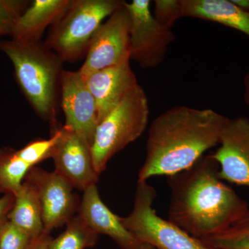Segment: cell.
<instances>
[{
  "instance_id": "7",
  "label": "cell",
  "mask_w": 249,
  "mask_h": 249,
  "mask_svg": "<svg viewBox=\"0 0 249 249\" xmlns=\"http://www.w3.org/2000/svg\"><path fill=\"white\" fill-rule=\"evenodd\" d=\"M149 0L124 1L130 18L129 59L143 69L158 67L163 60L168 47L175 40L172 29L163 27L156 21Z\"/></svg>"
},
{
  "instance_id": "6",
  "label": "cell",
  "mask_w": 249,
  "mask_h": 249,
  "mask_svg": "<svg viewBox=\"0 0 249 249\" xmlns=\"http://www.w3.org/2000/svg\"><path fill=\"white\" fill-rule=\"evenodd\" d=\"M157 192L147 181H137L133 210L121 217L124 227L155 249H214L160 217L153 208Z\"/></svg>"
},
{
  "instance_id": "14",
  "label": "cell",
  "mask_w": 249,
  "mask_h": 249,
  "mask_svg": "<svg viewBox=\"0 0 249 249\" xmlns=\"http://www.w3.org/2000/svg\"><path fill=\"white\" fill-rule=\"evenodd\" d=\"M129 62L125 60L85 78L96 101L98 124L139 84Z\"/></svg>"
},
{
  "instance_id": "9",
  "label": "cell",
  "mask_w": 249,
  "mask_h": 249,
  "mask_svg": "<svg viewBox=\"0 0 249 249\" xmlns=\"http://www.w3.org/2000/svg\"><path fill=\"white\" fill-rule=\"evenodd\" d=\"M24 180L34 185L38 194L45 232L50 233L78 213L80 200L75 188L55 170L34 167Z\"/></svg>"
},
{
  "instance_id": "5",
  "label": "cell",
  "mask_w": 249,
  "mask_h": 249,
  "mask_svg": "<svg viewBox=\"0 0 249 249\" xmlns=\"http://www.w3.org/2000/svg\"><path fill=\"white\" fill-rule=\"evenodd\" d=\"M149 116L146 93L138 84L98 124L91 150L98 175L114 155L142 135Z\"/></svg>"
},
{
  "instance_id": "13",
  "label": "cell",
  "mask_w": 249,
  "mask_h": 249,
  "mask_svg": "<svg viewBox=\"0 0 249 249\" xmlns=\"http://www.w3.org/2000/svg\"><path fill=\"white\" fill-rule=\"evenodd\" d=\"M78 214L98 235H106L121 249H155L129 231L121 217L111 212L101 200L96 185L83 192Z\"/></svg>"
},
{
  "instance_id": "10",
  "label": "cell",
  "mask_w": 249,
  "mask_h": 249,
  "mask_svg": "<svg viewBox=\"0 0 249 249\" xmlns=\"http://www.w3.org/2000/svg\"><path fill=\"white\" fill-rule=\"evenodd\" d=\"M55 171L75 189L84 192L96 185L100 175L93 165L91 147L71 127L64 124L52 151Z\"/></svg>"
},
{
  "instance_id": "25",
  "label": "cell",
  "mask_w": 249,
  "mask_h": 249,
  "mask_svg": "<svg viewBox=\"0 0 249 249\" xmlns=\"http://www.w3.org/2000/svg\"><path fill=\"white\" fill-rule=\"evenodd\" d=\"M15 196L4 195L0 197V227L8 220V215L14 206Z\"/></svg>"
},
{
  "instance_id": "20",
  "label": "cell",
  "mask_w": 249,
  "mask_h": 249,
  "mask_svg": "<svg viewBox=\"0 0 249 249\" xmlns=\"http://www.w3.org/2000/svg\"><path fill=\"white\" fill-rule=\"evenodd\" d=\"M201 240L214 249H249V218Z\"/></svg>"
},
{
  "instance_id": "21",
  "label": "cell",
  "mask_w": 249,
  "mask_h": 249,
  "mask_svg": "<svg viewBox=\"0 0 249 249\" xmlns=\"http://www.w3.org/2000/svg\"><path fill=\"white\" fill-rule=\"evenodd\" d=\"M60 127L55 126L52 137L48 139H37L29 142L25 146L18 150L19 155L33 168L51 158L53 147L60 134Z\"/></svg>"
},
{
  "instance_id": "2",
  "label": "cell",
  "mask_w": 249,
  "mask_h": 249,
  "mask_svg": "<svg viewBox=\"0 0 249 249\" xmlns=\"http://www.w3.org/2000/svg\"><path fill=\"white\" fill-rule=\"evenodd\" d=\"M229 118L212 109L180 106L170 108L152 121L148 130L146 157L138 181L180 173L219 145Z\"/></svg>"
},
{
  "instance_id": "12",
  "label": "cell",
  "mask_w": 249,
  "mask_h": 249,
  "mask_svg": "<svg viewBox=\"0 0 249 249\" xmlns=\"http://www.w3.org/2000/svg\"><path fill=\"white\" fill-rule=\"evenodd\" d=\"M218 145L212 154L219 163L221 178L249 188V119H228Z\"/></svg>"
},
{
  "instance_id": "15",
  "label": "cell",
  "mask_w": 249,
  "mask_h": 249,
  "mask_svg": "<svg viewBox=\"0 0 249 249\" xmlns=\"http://www.w3.org/2000/svg\"><path fill=\"white\" fill-rule=\"evenodd\" d=\"M71 0H34L18 18L11 38L40 41L47 28L65 12Z\"/></svg>"
},
{
  "instance_id": "27",
  "label": "cell",
  "mask_w": 249,
  "mask_h": 249,
  "mask_svg": "<svg viewBox=\"0 0 249 249\" xmlns=\"http://www.w3.org/2000/svg\"><path fill=\"white\" fill-rule=\"evenodd\" d=\"M244 88H245L244 98L249 110V72L244 78Z\"/></svg>"
},
{
  "instance_id": "24",
  "label": "cell",
  "mask_w": 249,
  "mask_h": 249,
  "mask_svg": "<svg viewBox=\"0 0 249 249\" xmlns=\"http://www.w3.org/2000/svg\"><path fill=\"white\" fill-rule=\"evenodd\" d=\"M32 239L9 220L0 227V249H26Z\"/></svg>"
},
{
  "instance_id": "26",
  "label": "cell",
  "mask_w": 249,
  "mask_h": 249,
  "mask_svg": "<svg viewBox=\"0 0 249 249\" xmlns=\"http://www.w3.org/2000/svg\"><path fill=\"white\" fill-rule=\"evenodd\" d=\"M53 237L49 232H45L31 240L30 243L26 249H49L51 241Z\"/></svg>"
},
{
  "instance_id": "19",
  "label": "cell",
  "mask_w": 249,
  "mask_h": 249,
  "mask_svg": "<svg viewBox=\"0 0 249 249\" xmlns=\"http://www.w3.org/2000/svg\"><path fill=\"white\" fill-rule=\"evenodd\" d=\"M65 231L52 238L49 249H86L97 244L99 235L89 227L79 214L66 224Z\"/></svg>"
},
{
  "instance_id": "8",
  "label": "cell",
  "mask_w": 249,
  "mask_h": 249,
  "mask_svg": "<svg viewBox=\"0 0 249 249\" xmlns=\"http://www.w3.org/2000/svg\"><path fill=\"white\" fill-rule=\"evenodd\" d=\"M130 18L124 5L103 22L93 36L78 71L85 78L94 72L130 60Z\"/></svg>"
},
{
  "instance_id": "1",
  "label": "cell",
  "mask_w": 249,
  "mask_h": 249,
  "mask_svg": "<svg viewBox=\"0 0 249 249\" xmlns=\"http://www.w3.org/2000/svg\"><path fill=\"white\" fill-rule=\"evenodd\" d=\"M168 220L200 240L231 227L249 210L248 203L221 178L219 163L212 153L168 177Z\"/></svg>"
},
{
  "instance_id": "28",
  "label": "cell",
  "mask_w": 249,
  "mask_h": 249,
  "mask_svg": "<svg viewBox=\"0 0 249 249\" xmlns=\"http://www.w3.org/2000/svg\"><path fill=\"white\" fill-rule=\"evenodd\" d=\"M244 217L249 218V210L248 211V212L247 213V214H245V217Z\"/></svg>"
},
{
  "instance_id": "4",
  "label": "cell",
  "mask_w": 249,
  "mask_h": 249,
  "mask_svg": "<svg viewBox=\"0 0 249 249\" xmlns=\"http://www.w3.org/2000/svg\"><path fill=\"white\" fill-rule=\"evenodd\" d=\"M121 0H71L52 24L45 41L64 62L85 58L93 36L106 20L124 5Z\"/></svg>"
},
{
  "instance_id": "23",
  "label": "cell",
  "mask_w": 249,
  "mask_h": 249,
  "mask_svg": "<svg viewBox=\"0 0 249 249\" xmlns=\"http://www.w3.org/2000/svg\"><path fill=\"white\" fill-rule=\"evenodd\" d=\"M152 15L159 24L172 29L175 22L183 18L181 0H156Z\"/></svg>"
},
{
  "instance_id": "3",
  "label": "cell",
  "mask_w": 249,
  "mask_h": 249,
  "mask_svg": "<svg viewBox=\"0 0 249 249\" xmlns=\"http://www.w3.org/2000/svg\"><path fill=\"white\" fill-rule=\"evenodd\" d=\"M14 68L16 82L36 114L56 125L64 61L42 41H0Z\"/></svg>"
},
{
  "instance_id": "17",
  "label": "cell",
  "mask_w": 249,
  "mask_h": 249,
  "mask_svg": "<svg viewBox=\"0 0 249 249\" xmlns=\"http://www.w3.org/2000/svg\"><path fill=\"white\" fill-rule=\"evenodd\" d=\"M8 220L31 238L45 232L38 194L34 185L26 180L15 196L14 206L8 215Z\"/></svg>"
},
{
  "instance_id": "22",
  "label": "cell",
  "mask_w": 249,
  "mask_h": 249,
  "mask_svg": "<svg viewBox=\"0 0 249 249\" xmlns=\"http://www.w3.org/2000/svg\"><path fill=\"white\" fill-rule=\"evenodd\" d=\"M30 3L27 0H0V37H11L18 18Z\"/></svg>"
},
{
  "instance_id": "11",
  "label": "cell",
  "mask_w": 249,
  "mask_h": 249,
  "mask_svg": "<svg viewBox=\"0 0 249 249\" xmlns=\"http://www.w3.org/2000/svg\"><path fill=\"white\" fill-rule=\"evenodd\" d=\"M60 105L65 125L92 146L98 124L97 107L86 80L78 71L65 70L60 78Z\"/></svg>"
},
{
  "instance_id": "29",
  "label": "cell",
  "mask_w": 249,
  "mask_h": 249,
  "mask_svg": "<svg viewBox=\"0 0 249 249\" xmlns=\"http://www.w3.org/2000/svg\"></svg>"
},
{
  "instance_id": "18",
  "label": "cell",
  "mask_w": 249,
  "mask_h": 249,
  "mask_svg": "<svg viewBox=\"0 0 249 249\" xmlns=\"http://www.w3.org/2000/svg\"><path fill=\"white\" fill-rule=\"evenodd\" d=\"M31 165L23 160L18 150L9 146L0 148V193L16 196L20 190Z\"/></svg>"
},
{
  "instance_id": "16",
  "label": "cell",
  "mask_w": 249,
  "mask_h": 249,
  "mask_svg": "<svg viewBox=\"0 0 249 249\" xmlns=\"http://www.w3.org/2000/svg\"><path fill=\"white\" fill-rule=\"evenodd\" d=\"M181 4L183 17L217 23L249 36V12L231 0H181Z\"/></svg>"
}]
</instances>
